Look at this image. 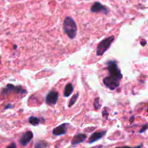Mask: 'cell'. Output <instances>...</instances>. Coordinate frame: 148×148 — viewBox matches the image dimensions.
Segmentation results:
<instances>
[{
	"mask_svg": "<svg viewBox=\"0 0 148 148\" xmlns=\"http://www.w3.org/2000/svg\"><path fill=\"white\" fill-rule=\"evenodd\" d=\"M63 29L64 33L71 39L75 38L77 33V25L74 20L67 16L63 22Z\"/></svg>",
	"mask_w": 148,
	"mask_h": 148,
	"instance_id": "cell-1",
	"label": "cell"
},
{
	"mask_svg": "<svg viewBox=\"0 0 148 148\" xmlns=\"http://www.w3.org/2000/svg\"><path fill=\"white\" fill-rule=\"evenodd\" d=\"M107 66L109 73V76L120 81L123 77V75L121 74L116 62L114 61H109L107 63Z\"/></svg>",
	"mask_w": 148,
	"mask_h": 148,
	"instance_id": "cell-2",
	"label": "cell"
},
{
	"mask_svg": "<svg viewBox=\"0 0 148 148\" xmlns=\"http://www.w3.org/2000/svg\"><path fill=\"white\" fill-rule=\"evenodd\" d=\"M114 39V36H110L102 40L97 46L96 54L98 56H102L110 47Z\"/></svg>",
	"mask_w": 148,
	"mask_h": 148,
	"instance_id": "cell-3",
	"label": "cell"
},
{
	"mask_svg": "<svg viewBox=\"0 0 148 148\" xmlns=\"http://www.w3.org/2000/svg\"><path fill=\"white\" fill-rule=\"evenodd\" d=\"M104 85L110 90H114L120 85V80L113 78L109 76L105 77L103 79Z\"/></svg>",
	"mask_w": 148,
	"mask_h": 148,
	"instance_id": "cell-4",
	"label": "cell"
},
{
	"mask_svg": "<svg viewBox=\"0 0 148 148\" xmlns=\"http://www.w3.org/2000/svg\"><path fill=\"white\" fill-rule=\"evenodd\" d=\"M58 99V93L56 91H50L46 97V103L49 105H54Z\"/></svg>",
	"mask_w": 148,
	"mask_h": 148,
	"instance_id": "cell-5",
	"label": "cell"
},
{
	"mask_svg": "<svg viewBox=\"0 0 148 148\" xmlns=\"http://www.w3.org/2000/svg\"><path fill=\"white\" fill-rule=\"evenodd\" d=\"M69 125V124L68 123H63L56 127L53 130V134L54 135H61L65 134L67 132Z\"/></svg>",
	"mask_w": 148,
	"mask_h": 148,
	"instance_id": "cell-6",
	"label": "cell"
},
{
	"mask_svg": "<svg viewBox=\"0 0 148 148\" xmlns=\"http://www.w3.org/2000/svg\"><path fill=\"white\" fill-rule=\"evenodd\" d=\"M33 137H34V134L31 131H28L24 132L22 135L21 137L19 140V142L22 146H25L31 140Z\"/></svg>",
	"mask_w": 148,
	"mask_h": 148,
	"instance_id": "cell-7",
	"label": "cell"
},
{
	"mask_svg": "<svg viewBox=\"0 0 148 148\" xmlns=\"http://www.w3.org/2000/svg\"><path fill=\"white\" fill-rule=\"evenodd\" d=\"M91 11L92 12L94 13H99V12H103L105 14L108 13V9L104 6L103 5H102V4H101L99 2H95L91 7L90 9Z\"/></svg>",
	"mask_w": 148,
	"mask_h": 148,
	"instance_id": "cell-8",
	"label": "cell"
},
{
	"mask_svg": "<svg viewBox=\"0 0 148 148\" xmlns=\"http://www.w3.org/2000/svg\"><path fill=\"white\" fill-rule=\"evenodd\" d=\"M106 132V131H96L92 133L89 138L88 143H91L92 142H94L95 141L99 140L101 138H102L105 135Z\"/></svg>",
	"mask_w": 148,
	"mask_h": 148,
	"instance_id": "cell-9",
	"label": "cell"
},
{
	"mask_svg": "<svg viewBox=\"0 0 148 148\" xmlns=\"http://www.w3.org/2000/svg\"><path fill=\"white\" fill-rule=\"evenodd\" d=\"M86 138H87L86 135H85L84 134H81V133L77 134L73 137V138L71 140V144L72 145L79 144V143L83 142V141H84L85 139H86Z\"/></svg>",
	"mask_w": 148,
	"mask_h": 148,
	"instance_id": "cell-10",
	"label": "cell"
},
{
	"mask_svg": "<svg viewBox=\"0 0 148 148\" xmlns=\"http://www.w3.org/2000/svg\"><path fill=\"white\" fill-rule=\"evenodd\" d=\"M6 90H13L18 93H22V94L27 93V91L23 89L21 87H16L12 84H8L6 86Z\"/></svg>",
	"mask_w": 148,
	"mask_h": 148,
	"instance_id": "cell-11",
	"label": "cell"
},
{
	"mask_svg": "<svg viewBox=\"0 0 148 148\" xmlns=\"http://www.w3.org/2000/svg\"><path fill=\"white\" fill-rule=\"evenodd\" d=\"M73 86L72 84V83H68L64 88V96L65 97H69L73 92Z\"/></svg>",
	"mask_w": 148,
	"mask_h": 148,
	"instance_id": "cell-12",
	"label": "cell"
},
{
	"mask_svg": "<svg viewBox=\"0 0 148 148\" xmlns=\"http://www.w3.org/2000/svg\"><path fill=\"white\" fill-rule=\"evenodd\" d=\"M28 121L31 124H32V125H34V126L38 125L41 122V120L40 119L37 118L36 117H35V116L29 117Z\"/></svg>",
	"mask_w": 148,
	"mask_h": 148,
	"instance_id": "cell-13",
	"label": "cell"
},
{
	"mask_svg": "<svg viewBox=\"0 0 148 148\" xmlns=\"http://www.w3.org/2000/svg\"><path fill=\"white\" fill-rule=\"evenodd\" d=\"M48 143L43 140H38L35 143L34 148H46Z\"/></svg>",
	"mask_w": 148,
	"mask_h": 148,
	"instance_id": "cell-14",
	"label": "cell"
},
{
	"mask_svg": "<svg viewBox=\"0 0 148 148\" xmlns=\"http://www.w3.org/2000/svg\"><path fill=\"white\" fill-rule=\"evenodd\" d=\"M79 97V92H76L75 95H73L72 96V97L71 98L69 104H68V107H71L73 105H74V103L76 102L77 98Z\"/></svg>",
	"mask_w": 148,
	"mask_h": 148,
	"instance_id": "cell-15",
	"label": "cell"
},
{
	"mask_svg": "<svg viewBox=\"0 0 148 148\" xmlns=\"http://www.w3.org/2000/svg\"><path fill=\"white\" fill-rule=\"evenodd\" d=\"M94 108L95 110H98L100 108V104L99 102V98H97L94 102Z\"/></svg>",
	"mask_w": 148,
	"mask_h": 148,
	"instance_id": "cell-16",
	"label": "cell"
},
{
	"mask_svg": "<svg viewBox=\"0 0 148 148\" xmlns=\"http://www.w3.org/2000/svg\"><path fill=\"white\" fill-rule=\"evenodd\" d=\"M147 128H148V124H145V125H143L142 126V127L141 129L140 130L139 132H140V133H142V132H143L144 131H145Z\"/></svg>",
	"mask_w": 148,
	"mask_h": 148,
	"instance_id": "cell-17",
	"label": "cell"
},
{
	"mask_svg": "<svg viewBox=\"0 0 148 148\" xmlns=\"http://www.w3.org/2000/svg\"><path fill=\"white\" fill-rule=\"evenodd\" d=\"M142 146V144L138 146H136V147H130V146H123V147H116V148H140Z\"/></svg>",
	"mask_w": 148,
	"mask_h": 148,
	"instance_id": "cell-18",
	"label": "cell"
},
{
	"mask_svg": "<svg viewBox=\"0 0 148 148\" xmlns=\"http://www.w3.org/2000/svg\"><path fill=\"white\" fill-rule=\"evenodd\" d=\"M6 148H16V145L15 143L13 142V143H12L9 146H8V147H6Z\"/></svg>",
	"mask_w": 148,
	"mask_h": 148,
	"instance_id": "cell-19",
	"label": "cell"
},
{
	"mask_svg": "<svg viewBox=\"0 0 148 148\" xmlns=\"http://www.w3.org/2000/svg\"><path fill=\"white\" fill-rule=\"evenodd\" d=\"M146 41L145 40H142V41H140V45H142V46H145L146 45Z\"/></svg>",
	"mask_w": 148,
	"mask_h": 148,
	"instance_id": "cell-20",
	"label": "cell"
},
{
	"mask_svg": "<svg viewBox=\"0 0 148 148\" xmlns=\"http://www.w3.org/2000/svg\"><path fill=\"white\" fill-rule=\"evenodd\" d=\"M12 108V105H11L10 104H8L5 106V109H8V108Z\"/></svg>",
	"mask_w": 148,
	"mask_h": 148,
	"instance_id": "cell-21",
	"label": "cell"
},
{
	"mask_svg": "<svg viewBox=\"0 0 148 148\" xmlns=\"http://www.w3.org/2000/svg\"><path fill=\"white\" fill-rule=\"evenodd\" d=\"M134 119V116H132V117H131V119H130V121H131V122H133Z\"/></svg>",
	"mask_w": 148,
	"mask_h": 148,
	"instance_id": "cell-22",
	"label": "cell"
},
{
	"mask_svg": "<svg viewBox=\"0 0 148 148\" xmlns=\"http://www.w3.org/2000/svg\"><path fill=\"white\" fill-rule=\"evenodd\" d=\"M147 111L148 112V108H147Z\"/></svg>",
	"mask_w": 148,
	"mask_h": 148,
	"instance_id": "cell-23",
	"label": "cell"
}]
</instances>
